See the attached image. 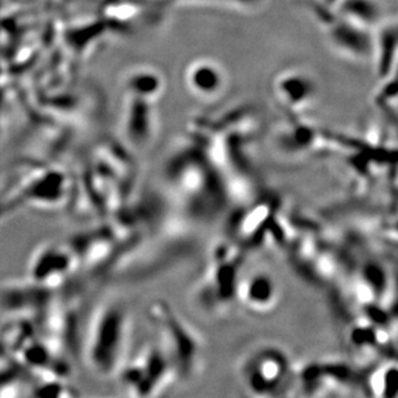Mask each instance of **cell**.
<instances>
[{
  "mask_svg": "<svg viewBox=\"0 0 398 398\" xmlns=\"http://www.w3.org/2000/svg\"><path fill=\"white\" fill-rule=\"evenodd\" d=\"M72 191L74 179L61 167L51 161H21L0 190V223L21 209L60 210L70 205Z\"/></svg>",
  "mask_w": 398,
  "mask_h": 398,
  "instance_id": "obj_1",
  "label": "cell"
},
{
  "mask_svg": "<svg viewBox=\"0 0 398 398\" xmlns=\"http://www.w3.org/2000/svg\"><path fill=\"white\" fill-rule=\"evenodd\" d=\"M132 320L122 301L107 299L93 310L81 339V354L89 370L106 378L124 367Z\"/></svg>",
  "mask_w": 398,
  "mask_h": 398,
  "instance_id": "obj_2",
  "label": "cell"
},
{
  "mask_svg": "<svg viewBox=\"0 0 398 398\" xmlns=\"http://www.w3.org/2000/svg\"><path fill=\"white\" fill-rule=\"evenodd\" d=\"M329 43L354 61H369L374 56V31L356 25L324 0H301Z\"/></svg>",
  "mask_w": 398,
  "mask_h": 398,
  "instance_id": "obj_3",
  "label": "cell"
},
{
  "mask_svg": "<svg viewBox=\"0 0 398 398\" xmlns=\"http://www.w3.org/2000/svg\"><path fill=\"white\" fill-rule=\"evenodd\" d=\"M79 268L78 258L69 244L48 241L31 253L27 262V277L45 288L58 290Z\"/></svg>",
  "mask_w": 398,
  "mask_h": 398,
  "instance_id": "obj_4",
  "label": "cell"
},
{
  "mask_svg": "<svg viewBox=\"0 0 398 398\" xmlns=\"http://www.w3.org/2000/svg\"><path fill=\"white\" fill-rule=\"evenodd\" d=\"M58 290L34 283L28 277L6 280L0 283V310L8 316L36 317Z\"/></svg>",
  "mask_w": 398,
  "mask_h": 398,
  "instance_id": "obj_5",
  "label": "cell"
},
{
  "mask_svg": "<svg viewBox=\"0 0 398 398\" xmlns=\"http://www.w3.org/2000/svg\"><path fill=\"white\" fill-rule=\"evenodd\" d=\"M115 232L108 226L81 232L67 242L78 258L80 268L101 271L111 263L117 244Z\"/></svg>",
  "mask_w": 398,
  "mask_h": 398,
  "instance_id": "obj_6",
  "label": "cell"
},
{
  "mask_svg": "<svg viewBox=\"0 0 398 398\" xmlns=\"http://www.w3.org/2000/svg\"><path fill=\"white\" fill-rule=\"evenodd\" d=\"M274 96L289 114L299 113L317 97L319 84L308 71L289 69L280 72L274 80Z\"/></svg>",
  "mask_w": 398,
  "mask_h": 398,
  "instance_id": "obj_7",
  "label": "cell"
},
{
  "mask_svg": "<svg viewBox=\"0 0 398 398\" xmlns=\"http://www.w3.org/2000/svg\"><path fill=\"white\" fill-rule=\"evenodd\" d=\"M242 375L250 390L265 395L267 392L272 393L285 384L289 376V365L283 354L265 349L250 356L242 369Z\"/></svg>",
  "mask_w": 398,
  "mask_h": 398,
  "instance_id": "obj_8",
  "label": "cell"
},
{
  "mask_svg": "<svg viewBox=\"0 0 398 398\" xmlns=\"http://www.w3.org/2000/svg\"><path fill=\"white\" fill-rule=\"evenodd\" d=\"M155 102L156 101L128 94L122 128L125 140L132 147H146L154 140L158 126Z\"/></svg>",
  "mask_w": 398,
  "mask_h": 398,
  "instance_id": "obj_9",
  "label": "cell"
},
{
  "mask_svg": "<svg viewBox=\"0 0 398 398\" xmlns=\"http://www.w3.org/2000/svg\"><path fill=\"white\" fill-rule=\"evenodd\" d=\"M185 76L190 90L204 99L221 96L227 85V76L223 67L209 58H200L190 63Z\"/></svg>",
  "mask_w": 398,
  "mask_h": 398,
  "instance_id": "obj_10",
  "label": "cell"
},
{
  "mask_svg": "<svg viewBox=\"0 0 398 398\" xmlns=\"http://www.w3.org/2000/svg\"><path fill=\"white\" fill-rule=\"evenodd\" d=\"M374 31V56L379 79H388L396 75L398 33L396 21L384 19Z\"/></svg>",
  "mask_w": 398,
  "mask_h": 398,
  "instance_id": "obj_11",
  "label": "cell"
},
{
  "mask_svg": "<svg viewBox=\"0 0 398 398\" xmlns=\"http://www.w3.org/2000/svg\"><path fill=\"white\" fill-rule=\"evenodd\" d=\"M331 6L358 26L374 31L384 21V13L378 0H334Z\"/></svg>",
  "mask_w": 398,
  "mask_h": 398,
  "instance_id": "obj_12",
  "label": "cell"
},
{
  "mask_svg": "<svg viewBox=\"0 0 398 398\" xmlns=\"http://www.w3.org/2000/svg\"><path fill=\"white\" fill-rule=\"evenodd\" d=\"M125 87L128 94L158 101L165 88V81L159 70L154 67H138L128 75Z\"/></svg>",
  "mask_w": 398,
  "mask_h": 398,
  "instance_id": "obj_13",
  "label": "cell"
},
{
  "mask_svg": "<svg viewBox=\"0 0 398 398\" xmlns=\"http://www.w3.org/2000/svg\"><path fill=\"white\" fill-rule=\"evenodd\" d=\"M241 297L244 303L251 310H265L272 307L276 301V289L272 281L265 276L258 274L249 277L242 283Z\"/></svg>",
  "mask_w": 398,
  "mask_h": 398,
  "instance_id": "obj_14",
  "label": "cell"
},
{
  "mask_svg": "<svg viewBox=\"0 0 398 398\" xmlns=\"http://www.w3.org/2000/svg\"><path fill=\"white\" fill-rule=\"evenodd\" d=\"M152 8L165 9L176 4H205L229 8L254 9L263 3V0H146Z\"/></svg>",
  "mask_w": 398,
  "mask_h": 398,
  "instance_id": "obj_15",
  "label": "cell"
},
{
  "mask_svg": "<svg viewBox=\"0 0 398 398\" xmlns=\"http://www.w3.org/2000/svg\"><path fill=\"white\" fill-rule=\"evenodd\" d=\"M30 396L36 397H74L76 392H74L70 385L66 384V379H39Z\"/></svg>",
  "mask_w": 398,
  "mask_h": 398,
  "instance_id": "obj_16",
  "label": "cell"
}]
</instances>
